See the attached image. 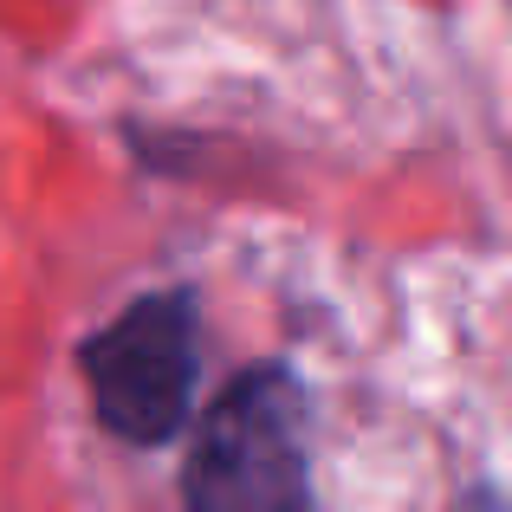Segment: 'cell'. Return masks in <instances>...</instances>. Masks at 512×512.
I'll use <instances>...</instances> for the list:
<instances>
[{
	"label": "cell",
	"mask_w": 512,
	"mask_h": 512,
	"mask_svg": "<svg viewBox=\"0 0 512 512\" xmlns=\"http://www.w3.org/2000/svg\"><path fill=\"white\" fill-rule=\"evenodd\" d=\"M182 493L208 512H299L312 500L305 396L286 370H253L214 396Z\"/></svg>",
	"instance_id": "obj_1"
},
{
	"label": "cell",
	"mask_w": 512,
	"mask_h": 512,
	"mask_svg": "<svg viewBox=\"0 0 512 512\" xmlns=\"http://www.w3.org/2000/svg\"><path fill=\"white\" fill-rule=\"evenodd\" d=\"M85 389L91 409L111 435L156 448L195 409V383H201V331H195V305L182 292H156L137 299L124 318L85 338Z\"/></svg>",
	"instance_id": "obj_2"
}]
</instances>
